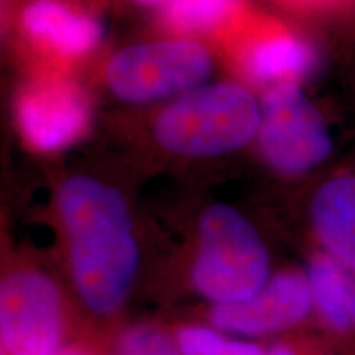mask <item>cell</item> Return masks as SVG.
I'll list each match as a JSON object with an SVG mask.
<instances>
[{
  "label": "cell",
  "mask_w": 355,
  "mask_h": 355,
  "mask_svg": "<svg viewBox=\"0 0 355 355\" xmlns=\"http://www.w3.org/2000/svg\"><path fill=\"white\" fill-rule=\"evenodd\" d=\"M74 285L87 308L114 314L125 301L139 266L125 199L86 176L69 178L60 191Z\"/></svg>",
  "instance_id": "6da1fadb"
},
{
  "label": "cell",
  "mask_w": 355,
  "mask_h": 355,
  "mask_svg": "<svg viewBox=\"0 0 355 355\" xmlns=\"http://www.w3.org/2000/svg\"><path fill=\"white\" fill-rule=\"evenodd\" d=\"M270 279V257L254 225L232 207H207L199 224V252L193 282L216 304L255 296Z\"/></svg>",
  "instance_id": "7a4b0ae2"
},
{
  "label": "cell",
  "mask_w": 355,
  "mask_h": 355,
  "mask_svg": "<svg viewBox=\"0 0 355 355\" xmlns=\"http://www.w3.org/2000/svg\"><path fill=\"white\" fill-rule=\"evenodd\" d=\"M261 112L239 84H216L189 92L159 115L157 139L170 152L206 157L239 148L260 128Z\"/></svg>",
  "instance_id": "3957f363"
},
{
  "label": "cell",
  "mask_w": 355,
  "mask_h": 355,
  "mask_svg": "<svg viewBox=\"0 0 355 355\" xmlns=\"http://www.w3.org/2000/svg\"><path fill=\"white\" fill-rule=\"evenodd\" d=\"M260 145L270 165L286 175L309 171L329 157L332 139L326 122L298 83L277 84L266 91Z\"/></svg>",
  "instance_id": "277c9868"
},
{
  "label": "cell",
  "mask_w": 355,
  "mask_h": 355,
  "mask_svg": "<svg viewBox=\"0 0 355 355\" xmlns=\"http://www.w3.org/2000/svg\"><path fill=\"white\" fill-rule=\"evenodd\" d=\"M209 71L211 58L201 44L165 40L117 53L107 66V83L121 99L148 102L201 83Z\"/></svg>",
  "instance_id": "5b68a950"
},
{
  "label": "cell",
  "mask_w": 355,
  "mask_h": 355,
  "mask_svg": "<svg viewBox=\"0 0 355 355\" xmlns=\"http://www.w3.org/2000/svg\"><path fill=\"white\" fill-rule=\"evenodd\" d=\"M0 337L8 355H56L63 337V306L46 275L17 272L3 278Z\"/></svg>",
  "instance_id": "8992f818"
},
{
  "label": "cell",
  "mask_w": 355,
  "mask_h": 355,
  "mask_svg": "<svg viewBox=\"0 0 355 355\" xmlns=\"http://www.w3.org/2000/svg\"><path fill=\"white\" fill-rule=\"evenodd\" d=\"M314 309L306 273L282 272L247 301L216 304L211 322L216 329L242 336H265L298 326Z\"/></svg>",
  "instance_id": "52a82bcc"
},
{
  "label": "cell",
  "mask_w": 355,
  "mask_h": 355,
  "mask_svg": "<svg viewBox=\"0 0 355 355\" xmlns=\"http://www.w3.org/2000/svg\"><path fill=\"white\" fill-rule=\"evenodd\" d=\"M19 121L30 144L43 152H53L86 130L89 105L83 92L71 84H35L20 97Z\"/></svg>",
  "instance_id": "ba28073f"
},
{
  "label": "cell",
  "mask_w": 355,
  "mask_h": 355,
  "mask_svg": "<svg viewBox=\"0 0 355 355\" xmlns=\"http://www.w3.org/2000/svg\"><path fill=\"white\" fill-rule=\"evenodd\" d=\"M311 224L324 252L355 273V175L319 188L311 202Z\"/></svg>",
  "instance_id": "9c48e42d"
},
{
  "label": "cell",
  "mask_w": 355,
  "mask_h": 355,
  "mask_svg": "<svg viewBox=\"0 0 355 355\" xmlns=\"http://www.w3.org/2000/svg\"><path fill=\"white\" fill-rule=\"evenodd\" d=\"M306 277L322 322L337 334H355V273L322 252L309 260Z\"/></svg>",
  "instance_id": "30bf717a"
},
{
  "label": "cell",
  "mask_w": 355,
  "mask_h": 355,
  "mask_svg": "<svg viewBox=\"0 0 355 355\" xmlns=\"http://www.w3.org/2000/svg\"><path fill=\"white\" fill-rule=\"evenodd\" d=\"M24 25L35 38L68 55L91 50L102 35L99 21L60 0H35L25 8Z\"/></svg>",
  "instance_id": "8fae6325"
},
{
  "label": "cell",
  "mask_w": 355,
  "mask_h": 355,
  "mask_svg": "<svg viewBox=\"0 0 355 355\" xmlns=\"http://www.w3.org/2000/svg\"><path fill=\"white\" fill-rule=\"evenodd\" d=\"M318 63L316 51L295 35H278L260 42L247 58L250 76L261 83H296Z\"/></svg>",
  "instance_id": "7c38bea8"
},
{
  "label": "cell",
  "mask_w": 355,
  "mask_h": 355,
  "mask_svg": "<svg viewBox=\"0 0 355 355\" xmlns=\"http://www.w3.org/2000/svg\"><path fill=\"white\" fill-rule=\"evenodd\" d=\"M239 0H170L165 24L180 32H201L227 20Z\"/></svg>",
  "instance_id": "4fadbf2b"
},
{
  "label": "cell",
  "mask_w": 355,
  "mask_h": 355,
  "mask_svg": "<svg viewBox=\"0 0 355 355\" xmlns=\"http://www.w3.org/2000/svg\"><path fill=\"white\" fill-rule=\"evenodd\" d=\"M117 355H181L176 344L153 327H133L119 343Z\"/></svg>",
  "instance_id": "5bb4252c"
},
{
  "label": "cell",
  "mask_w": 355,
  "mask_h": 355,
  "mask_svg": "<svg viewBox=\"0 0 355 355\" xmlns=\"http://www.w3.org/2000/svg\"><path fill=\"white\" fill-rule=\"evenodd\" d=\"M229 339L211 327H184L178 332L176 345L181 355H222Z\"/></svg>",
  "instance_id": "9a60e30c"
},
{
  "label": "cell",
  "mask_w": 355,
  "mask_h": 355,
  "mask_svg": "<svg viewBox=\"0 0 355 355\" xmlns=\"http://www.w3.org/2000/svg\"><path fill=\"white\" fill-rule=\"evenodd\" d=\"M222 355H263V352H261V349L254 343L229 340Z\"/></svg>",
  "instance_id": "2e32d148"
},
{
  "label": "cell",
  "mask_w": 355,
  "mask_h": 355,
  "mask_svg": "<svg viewBox=\"0 0 355 355\" xmlns=\"http://www.w3.org/2000/svg\"><path fill=\"white\" fill-rule=\"evenodd\" d=\"M266 355H298V354H296L293 349L288 347V345L279 344V345H275V347L270 349V352Z\"/></svg>",
  "instance_id": "e0dca14e"
},
{
  "label": "cell",
  "mask_w": 355,
  "mask_h": 355,
  "mask_svg": "<svg viewBox=\"0 0 355 355\" xmlns=\"http://www.w3.org/2000/svg\"><path fill=\"white\" fill-rule=\"evenodd\" d=\"M137 2H141V3H155V2H162V0H137Z\"/></svg>",
  "instance_id": "ac0fdd59"
},
{
  "label": "cell",
  "mask_w": 355,
  "mask_h": 355,
  "mask_svg": "<svg viewBox=\"0 0 355 355\" xmlns=\"http://www.w3.org/2000/svg\"><path fill=\"white\" fill-rule=\"evenodd\" d=\"M63 355H73V354H63Z\"/></svg>",
  "instance_id": "d6986e66"
}]
</instances>
